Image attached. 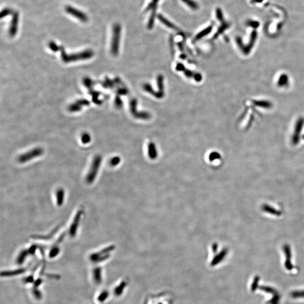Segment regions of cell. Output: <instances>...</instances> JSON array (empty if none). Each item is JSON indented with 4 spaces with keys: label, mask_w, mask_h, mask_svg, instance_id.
Segmentation results:
<instances>
[{
    "label": "cell",
    "mask_w": 304,
    "mask_h": 304,
    "mask_svg": "<svg viewBox=\"0 0 304 304\" xmlns=\"http://www.w3.org/2000/svg\"><path fill=\"white\" fill-rule=\"evenodd\" d=\"M60 252V249L58 247H54L50 251L49 253V257L50 258H55Z\"/></svg>",
    "instance_id": "cell-20"
},
{
    "label": "cell",
    "mask_w": 304,
    "mask_h": 304,
    "mask_svg": "<svg viewBox=\"0 0 304 304\" xmlns=\"http://www.w3.org/2000/svg\"><path fill=\"white\" fill-rule=\"evenodd\" d=\"M25 270L24 269H19L14 270H10V271H2L1 273V275L2 277H11L13 275H17L23 274L25 272Z\"/></svg>",
    "instance_id": "cell-13"
},
{
    "label": "cell",
    "mask_w": 304,
    "mask_h": 304,
    "mask_svg": "<svg viewBox=\"0 0 304 304\" xmlns=\"http://www.w3.org/2000/svg\"><path fill=\"white\" fill-rule=\"evenodd\" d=\"M102 86L105 88H110L111 87L114 86V84L112 83V81L108 78H106L105 81H103L101 84Z\"/></svg>",
    "instance_id": "cell-22"
},
{
    "label": "cell",
    "mask_w": 304,
    "mask_h": 304,
    "mask_svg": "<svg viewBox=\"0 0 304 304\" xmlns=\"http://www.w3.org/2000/svg\"><path fill=\"white\" fill-rule=\"evenodd\" d=\"M121 32V27L120 24H115L112 30V38L110 47L111 53L114 56H117L119 52Z\"/></svg>",
    "instance_id": "cell-2"
},
{
    "label": "cell",
    "mask_w": 304,
    "mask_h": 304,
    "mask_svg": "<svg viewBox=\"0 0 304 304\" xmlns=\"http://www.w3.org/2000/svg\"><path fill=\"white\" fill-rule=\"evenodd\" d=\"M33 293L35 296V297L37 299H41L42 297V293L41 292L36 288H35V289H33Z\"/></svg>",
    "instance_id": "cell-29"
},
{
    "label": "cell",
    "mask_w": 304,
    "mask_h": 304,
    "mask_svg": "<svg viewBox=\"0 0 304 304\" xmlns=\"http://www.w3.org/2000/svg\"><path fill=\"white\" fill-rule=\"evenodd\" d=\"M19 21V13L15 11L13 13L11 22L10 23V26L9 30V33L11 37H14L18 32V25Z\"/></svg>",
    "instance_id": "cell-6"
},
{
    "label": "cell",
    "mask_w": 304,
    "mask_h": 304,
    "mask_svg": "<svg viewBox=\"0 0 304 304\" xmlns=\"http://www.w3.org/2000/svg\"><path fill=\"white\" fill-rule=\"evenodd\" d=\"M185 3H186L188 6H189L190 8L193 9H198V5L195 2L193 1L192 0H182Z\"/></svg>",
    "instance_id": "cell-24"
},
{
    "label": "cell",
    "mask_w": 304,
    "mask_h": 304,
    "mask_svg": "<svg viewBox=\"0 0 304 304\" xmlns=\"http://www.w3.org/2000/svg\"><path fill=\"white\" fill-rule=\"evenodd\" d=\"M119 162H120V158L119 157H114V158H112L111 159L110 165L112 166H116V165H117L119 163Z\"/></svg>",
    "instance_id": "cell-30"
},
{
    "label": "cell",
    "mask_w": 304,
    "mask_h": 304,
    "mask_svg": "<svg viewBox=\"0 0 304 304\" xmlns=\"http://www.w3.org/2000/svg\"><path fill=\"white\" fill-rule=\"evenodd\" d=\"M109 296V293L108 291H103L99 295V296L98 297V301L100 303H103L107 299V298Z\"/></svg>",
    "instance_id": "cell-19"
},
{
    "label": "cell",
    "mask_w": 304,
    "mask_h": 304,
    "mask_svg": "<svg viewBox=\"0 0 304 304\" xmlns=\"http://www.w3.org/2000/svg\"><path fill=\"white\" fill-rule=\"evenodd\" d=\"M102 158L100 155H96L94 157L90 170L86 177V181L88 184H92L95 180L98 175L99 169L100 167Z\"/></svg>",
    "instance_id": "cell-3"
},
{
    "label": "cell",
    "mask_w": 304,
    "mask_h": 304,
    "mask_svg": "<svg viewBox=\"0 0 304 304\" xmlns=\"http://www.w3.org/2000/svg\"><path fill=\"white\" fill-rule=\"evenodd\" d=\"M212 30V27H209L208 28H207L206 29H205L204 30L202 31V32H200L196 37V40H199L202 37L205 36L206 35H208Z\"/></svg>",
    "instance_id": "cell-18"
},
{
    "label": "cell",
    "mask_w": 304,
    "mask_h": 304,
    "mask_svg": "<svg viewBox=\"0 0 304 304\" xmlns=\"http://www.w3.org/2000/svg\"><path fill=\"white\" fill-rule=\"evenodd\" d=\"M136 103L137 102L135 99H132L130 101V110L131 113L133 114V115L136 118H144V119H148L150 117V114L147 113H138L137 112L135 111L136 108Z\"/></svg>",
    "instance_id": "cell-9"
},
{
    "label": "cell",
    "mask_w": 304,
    "mask_h": 304,
    "mask_svg": "<svg viewBox=\"0 0 304 304\" xmlns=\"http://www.w3.org/2000/svg\"><path fill=\"white\" fill-rule=\"evenodd\" d=\"M114 246H109L108 247H107L105 249H103L100 252H96V253H95V254H93L92 255H91L90 256V259L91 260L94 261V262H96V261L98 260V258L101 256H103V255H107V254H108L109 252L111 251H112L113 249H114Z\"/></svg>",
    "instance_id": "cell-11"
},
{
    "label": "cell",
    "mask_w": 304,
    "mask_h": 304,
    "mask_svg": "<svg viewBox=\"0 0 304 304\" xmlns=\"http://www.w3.org/2000/svg\"><path fill=\"white\" fill-rule=\"evenodd\" d=\"M84 212L83 209H80L77 213L76 214L75 217L74 218V220L72 222V225H70V229H69V234L72 237H74L76 234V232L79 225V222L81 219V217L82 216Z\"/></svg>",
    "instance_id": "cell-7"
},
{
    "label": "cell",
    "mask_w": 304,
    "mask_h": 304,
    "mask_svg": "<svg viewBox=\"0 0 304 304\" xmlns=\"http://www.w3.org/2000/svg\"><path fill=\"white\" fill-rule=\"evenodd\" d=\"M259 281V277H256L255 278L254 280L253 283L252 284V286H251L252 291H255V290L256 289V288L258 287V285Z\"/></svg>",
    "instance_id": "cell-28"
},
{
    "label": "cell",
    "mask_w": 304,
    "mask_h": 304,
    "mask_svg": "<svg viewBox=\"0 0 304 304\" xmlns=\"http://www.w3.org/2000/svg\"><path fill=\"white\" fill-rule=\"evenodd\" d=\"M64 191L62 189H60L56 193V202L58 206H62L64 202Z\"/></svg>",
    "instance_id": "cell-15"
},
{
    "label": "cell",
    "mask_w": 304,
    "mask_h": 304,
    "mask_svg": "<svg viewBox=\"0 0 304 304\" xmlns=\"http://www.w3.org/2000/svg\"><path fill=\"white\" fill-rule=\"evenodd\" d=\"M94 280L97 284H100L102 281V269L100 267H95L93 270Z\"/></svg>",
    "instance_id": "cell-14"
},
{
    "label": "cell",
    "mask_w": 304,
    "mask_h": 304,
    "mask_svg": "<svg viewBox=\"0 0 304 304\" xmlns=\"http://www.w3.org/2000/svg\"><path fill=\"white\" fill-rule=\"evenodd\" d=\"M24 282L27 283H31L34 282V278L33 276H29L24 279Z\"/></svg>",
    "instance_id": "cell-31"
},
{
    "label": "cell",
    "mask_w": 304,
    "mask_h": 304,
    "mask_svg": "<svg viewBox=\"0 0 304 304\" xmlns=\"http://www.w3.org/2000/svg\"><path fill=\"white\" fill-rule=\"evenodd\" d=\"M49 48L54 51H60L61 54V58L63 62L65 63H69L72 62H77L78 60H84L92 58L94 55V52L92 50L88 49L83 51L74 53V54H67L65 52L64 47L62 46H58L55 42L51 41L48 43Z\"/></svg>",
    "instance_id": "cell-1"
},
{
    "label": "cell",
    "mask_w": 304,
    "mask_h": 304,
    "mask_svg": "<svg viewBox=\"0 0 304 304\" xmlns=\"http://www.w3.org/2000/svg\"><path fill=\"white\" fill-rule=\"evenodd\" d=\"M28 255V251H22L20 254L19 255L17 259V262L18 264L19 265H21L22 264L24 261L25 260L27 256Z\"/></svg>",
    "instance_id": "cell-16"
},
{
    "label": "cell",
    "mask_w": 304,
    "mask_h": 304,
    "mask_svg": "<svg viewBox=\"0 0 304 304\" xmlns=\"http://www.w3.org/2000/svg\"><path fill=\"white\" fill-rule=\"evenodd\" d=\"M12 10L9 8H5L3 9L1 13V18H3L12 14Z\"/></svg>",
    "instance_id": "cell-23"
},
{
    "label": "cell",
    "mask_w": 304,
    "mask_h": 304,
    "mask_svg": "<svg viewBox=\"0 0 304 304\" xmlns=\"http://www.w3.org/2000/svg\"><path fill=\"white\" fill-rule=\"evenodd\" d=\"M83 82H84V84L85 86V87H87V88H89V89L92 88V86L94 85V82L91 79H90L88 78H84V80L83 81Z\"/></svg>",
    "instance_id": "cell-25"
},
{
    "label": "cell",
    "mask_w": 304,
    "mask_h": 304,
    "mask_svg": "<svg viewBox=\"0 0 304 304\" xmlns=\"http://www.w3.org/2000/svg\"><path fill=\"white\" fill-rule=\"evenodd\" d=\"M43 153L44 150L42 148H36L21 155L18 158V161L20 163H25L31 161V159L41 156Z\"/></svg>",
    "instance_id": "cell-4"
},
{
    "label": "cell",
    "mask_w": 304,
    "mask_h": 304,
    "mask_svg": "<svg viewBox=\"0 0 304 304\" xmlns=\"http://www.w3.org/2000/svg\"><path fill=\"white\" fill-rule=\"evenodd\" d=\"M90 102L86 99H81L76 101L74 103L70 104L68 110L70 112H76L80 111L82 108L85 106H88Z\"/></svg>",
    "instance_id": "cell-8"
},
{
    "label": "cell",
    "mask_w": 304,
    "mask_h": 304,
    "mask_svg": "<svg viewBox=\"0 0 304 304\" xmlns=\"http://www.w3.org/2000/svg\"><path fill=\"white\" fill-rule=\"evenodd\" d=\"M158 18H159V19L160 20L161 22L163 23L164 24H165L168 27H170V28H175V27L174 26V25L171 22H169L167 19L165 18L163 16L159 15Z\"/></svg>",
    "instance_id": "cell-21"
},
{
    "label": "cell",
    "mask_w": 304,
    "mask_h": 304,
    "mask_svg": "<svg viewBox=\"0 0 304 304\" xmlns=\"http://www.w3.org/2000/svg\"><path fill=\"white\" fill-rule=\"evenodd\" d=\"M283 251L285 253V258H286V260L285 262V266L286 267V269L288 270H291L292 267H293V266L291 264V248H290V247L289 246V245L288 244H284L283 246Z\"/></svg>",
    "instance_id": "cell-10"
},
{
    "label": "cell",
    "mask_w": 304,
    "mask_h": 304,
    "mask_svg": "<svg viewBox=\"0 0 304 304\" xmlns=\"http://www.w3.org/2000/svg\"><path fill=\"white\" fill-rule=\"evenodd\" d=\"M81 140H82V143H84V144H87V143H88L90 142V141L91 140L90 136L88 133H84V134L82 135Z\"/></svg>",
    "instance_id": "cell-26"
},
{
    "label": "cell",
    "mask_w": 304,
    "mask_h": 304,
    "mask_svg": "<svg viewBox=\"0 0 304 304\" xmlns=\"http://www.w3.org/2000/svg\"><path fill=\"white\" fill-rule=\"evenodd\" d=\"M65 10L66 13L78 19L80 21L84 23L88 22V18L87 17V15L85 14L82 11L76 9L71 6H66L65 7Z\"/></svg>",
    "instance_id": "cell-5"
},
{
    "label": "cell",
    "mask_w": 304,
    "mask_h": 304,
    "mask_svg": "<svg viewBox=\"0 0 304 304\" xmlns=\"http://www.w3.org/2000/svg\"><path fill=\"white\" fill-rule=\"evenodd\" d=\"M220 155L217 153H213L211 154V156H210V159L211 160V161H213L214 159H217V158H220Z\"/></svg>",
    "instance_id": "cell-32"
},
{
    "label": "cell",
    "mask_w": 304,
    "mask_h": 304,
    "mask_svg": "<svg viewBox=\"0 0 304 304\" xmlns=\"http://www.w3.org/2000/svg\"><path fill=\"white\" fill-rule=\"evenodd\" d=\"M148 151H149V155L151 158H155L157 157V152L156 149L155 147V145L154 144L151 143L148 146Z\"/></svg>",
    "instance_id": "cell-17"
},
{
    "label": "cell",
    "mask_w": 304,
    "mask_h": 304,
    "mask_svg": "<svg viewBox=\"0 0 304 304\" xmlns=\"http://www.w3.org/2000/svg\"><path fill=\"white\" fill-rule=\"evenodd\" d=\"M42 282V280L41 279H38L36 282H35V288L37 287L38 285H40Z\"/></svg>",
    "instance_id": "cell-34"
},
{
    "label": "cell",
    "mask_w": 304,
    "mask_h": 304,
    "mask_svg": "<svg viewBox=\"0 0 304 304\" xmlns=\"http://www.w3.org/2000/svg\"><path fill=\"white\" fill-rule=\"evenodd\" d=\"M291 296L293 298H299L304 297V291H295L291 294Z\"/></svg>",
    "instance_id": "cell-27"
},
{
    "label": "cell",
    "mask_w": 304,
    "mask_h": 304,
    "mask_svg": "<svg viewBox=\"0 0 304 304\" xmlns=\"http://www.w3.org/2000/svg\"><path fill=\"white\" fill-rule=\"evenodd\" d=\"M262 210L263 211H264L265 212H267V213H269L270 214H271V215H275V216H279L282 214L281 211H278L277 209L273 208L271 206H269L268 204H264L262 206Z\"/></svg>",
    "instance_id": "cell-12"
},
{
    "label": "cell",
    "mask_w": 304,
    "mask_h": 304,
    "mask_svg": "<svg viewBox=\"0 0 304 304\" xmlns=\"http://www.w3.org/2000/svg\"><path fill=\"white\" fill-rule=\"evenodd\" d=\"M36 246H32L31 247L29 250H28V252L31 254H34L35 252V251H36Z\"/></svg>",
    "instance_id": "cell-33"
}]
</instances>
